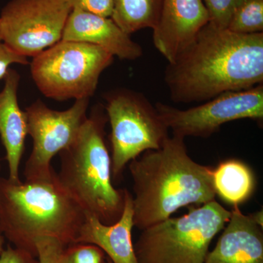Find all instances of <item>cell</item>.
<instances>
[{"label":"cell","instance_id":"1","mask_svg":"<svg viewBox=\"0 0 263 263\" xmlns=\"http://www.w3.org/2000/svg\"><path fill=\"white\" fill-rule=\"evenodd\" d=\"M175 103H204L263 84V32L239 34L208 24L164 71Z\"/></svg>","mask_w":263,"mask_h":263},{"label":"cell","instance_id":"2","mask_svg":"<svg viewBox=\"0 0 263 263\" xmlns=\"http://www.w3.org/2000/svg\"><path fill=\"white\" fill-rule=\"evenodd\" d=\"M182 137L169 136L129 165L133 183V224L143 230L165 220L181 208L215 200L212 167L189 155Z\"/></svg>","mask_w":263,"mask_h":263},{"label":"cell","instance_id":"3","mask_svg":"<svg viewBox=\"0 0 263 263\" xmlns=\"http://www.w3.org/2000/svg\"><path fill=\"white\" fill-rule=\"evenodd\" d=\"M86 213L64 190L55 171L44 179L13 182L0 178V233L37 257L35 242L50 237L76 243Z\"/></svg>","mask_w":263,"mask_h":263},{"label":"cell","instance_id":"4","mask_svg":"<svg viewBox=\"0 0 263 263\" xmlns=\"http://www.w3.org/2000/svg\"><path fill=\"white\" fill-rule=\"evenodd\" d=\"M108 122L104 106H95L75 141L59 154L57 177L86 214L112 224L122 216L125 190H118L112 183L111 157L105 141Z\"/></svg>","mask_w":263,"mask_h":263},{"label":"cell","instance_id":"5","mask_svg":"<svg viewBox=\"0 0 263 263\" xmlns=\"http://www.w3.org/2000/svg\"><path fill=\"white\" fill-rule=\"evenodd\" d=\"M231 212L216 200L141 230L134 245L138 263H204L213 239Z\"/></svg>","mask_w":263,"mask_h":263},{"label":"cell","instance_id":"6","mask_svg":"<svg viewBox=\"0 0 263 263\" xmlns=\"http://www.w3.org/2000/svg\"><path fill=\"white\" fill-rule=\"evenodd\" d=\"M114 60L113 55L98 46L61 40L33 57L31 75L46 98L57 101L90 100L101 74Z\"/></svg>","mask_w":263,"mask_h":263},{"label":"cell","instance_id":"7","mask_svg":"<svg viewBox=\"0 0 263 263\" xmlns=\"http://www.w3.org/2000/svg\"><path fill=\"white\" fill-rule=\"evenodd\" d=\"M104 100L110 125L112 176L118 179L132 160L146 151L160 148L170 129L142 93L119 88L105 93Z\"/></svg>","mask_w":263,"mask_h":263},{"label":"cell","instance_id":"8","mask_svg":"<svg viewBox=\"0 0 263 263\" xmlns=\"http://www.w3.org/2000/svg\"><path fill=\"white\" fill-rule=\"evenodd\" d=\"M70 0H10L0 14V37L12 51L34 57L61 41Z\"/></svg>","mask_w":263,"mask_h":263},{"label":"cell","instance_id":"9","mask_svg":"<svg viewBox=\"0 0 263 263\" xmlns=\"http://www.w3.org/2000/svg\"><path fill=\"white\" fill-rule=\"evenodd\" d=\"M155 107L174 136L207 138L219 131L223 124L233 121L247 119L262 124L263 84L222 93L185 110L162 103H157Z\"/></svg>","mask_w":263,"mask_h":263},{"label":"cell","instance_id":"10","mask_svg":"<svg viewBox=\"0 0 263 263\" xmlns=\"http://www.w3.org/2000/svg\"><path fill=\"white\" fill-rule=\"evenodd\" d=\"M89 101L77 100L67 110H56L37 100L26 108L33 148L24 167L25 180L48 179L53 174L52 159L75 141L87 117Z\"/></svg>","mask_w":263,"mask_h":263},{"label":"cell","instance_id":"11","mask_svg":"<svg viewBox=\"0 0 263 263\" xmlns=\"http://www.w3.org/2000/svg\"><path fill=\"white\" fill-rule=\"evenodd\" d=\"M209 23L202 0H162L160 18L152 29L155 47L171 63Z\"/></svg>","mask_w":263,"mask_h":263},{"label":"cell","instance_id":"12","mask_svg":"<svg viewBox=\"0 0 263 263\" xmlns=\"http://www.w3.org/2000/svg\"><path fill=\"white\" fill-rule=\"evenodd\" d=\"M62 41L94 45L123 60H136L143 49L111 18L72 9L66 22Z\"/></svg>","mask_w":263,"mask_h":263},{"label":"cell","instance_id":"13","mask_svg":"<svg viewBox=\"0 0 263 263\" xmlns=\"http://www.w3.org/2000/svg\"><path fill=\"white\" fill-rule=\"evenodd\" d=\"M133 227V195L125 190L120 219L114 224H106L95 216L86 214L76 243L97 246L113 263H138L132 238Z\"/></svg>","mask_w":263,"mask_h":263},{"label":"cell","instance_id":"14","mask_svg":"<svg viewBox=\"0 0 263 263\" xmlns=\"http://www.w3.org/2000/svg\"><path fill=\"white\" fill-rule=\"evenodd\" d=\"M204 263H263L262 228L234 205L227 226Z\"/></svg>","mask_w":263,"mask_h":263},{"label":"cell","instance_id":"15","mask_svg":"<svg viewBox=\"0 0 263 263\" xmlns=\"http://www.w3.org/2000/svg\"><path fill=\"white\" fill-rule=\"evenodd\" d=\"M4 81L0 91V138L6 154L8 179L19 182V170L28 135L27 114L20 108L17 96L20 75L10 68Z\"/></svg>","mask_w":263,"mask_h":263},{"label":"cell","instance_id":"16","mask_svg":"<svg viewBox=\"0 0 263 263\" xmlns=\"http://www.w3.org/2000/svg\"><path fill=\"white\" fill-rule=\"evenodd\" d=\"M216 195L233 206L247 201L255 189V176L245 162L235 159L224 160L212 170Z\"/></svg>","mask_w":263,"mask_h":263},{"label":"cell","instance_id":"17","mask_svg":"<svg viewBox=\"0 0 263 263\" xmlns=\"http://www.w3.org/2000/svg\"><path fill=\"white\" fill-rule=\"evenodd\" d=\"M162 0H114L110 18L129 35L141 29H153L160 18Z\"/></svg>","mask_w":263,"mask_h":263},{"label":"cell","instance_id":"18","mask_svg":"<svg viewBox=\"0 0 263 263\" xmlns=\"http://www.w3.org/2000/svg\"><path fill=\"white\" fill-rule=\"evenodd\" d=\"M227 29L239 34L263 32V0H243L235 10Z\"/></svg>","mask_w":263,"mask_h":263},{"label":"cell","instance_id":"19","mask_svg":"<svg viewBox=\"0 0 263 263\" xmlns=\"http://www.w3.org/2000/svg\"><path fill=\"white\" fill-rule=\"evenodd\" d=\"M209 12V24L227 29L232 15L243 0H202Z\"/></svg>","mask_w":263,"mask_h":263},{"label":"cell","instance_id":"20","mask_svg":"<svg viewBox=\"0 0 263 263\" xmlns=\"http://www.w3.org/2000/svg\"><path fill=\"white\" fill-rule=\"evenodd\" d=\"M67 263H105V254L97 246L72 243L66 247Z\"/></svg>","mask_w":263,"mask_h":263},{"label":"cell","instance_id":"21","mask_svg":"<svg viewBox=\"0 0 263 263\" xmlns=\"http://www.w3.org/2000/svg\"><path fill=\"white\" fill-rule=\"evenodd\" d=\"M60 240L50 237L39 238L35 242L36 252L39 263H67L65 249Z\"/></svg>","mask_w":263,"mask_h":263},{"label":"cell","instance_id":"22","mask_svg":"<svg viewBox=\"0 0 263 263\" xmlns=\"http://www.w3.org/2000/svg\"><path fill=\"white\" fill-rule=\"evenodd\" d=\"M72 9L110 18L113 13L114 0H70Z\"/></svg>","mask_w":263,"mask_h":263},{"label":"cell","instance_id":"23","mask_svg":"<svg viewBox=\"0 0 263 263\" xmlns=\"http://www.w3.org/2000/svg\"><path fill=\"white\" fill-rule=\"evenodd\" d=\"M27 65L29 64L27 57L19 55L12 51L4 43L0 41V80L4 79L12 65Z\"/></svg>","mask_w":263,"mask_h":263},{"label":"cell","instance_id":"24","mask_svg":"<svg viewBox=\"0 0 263 263\" xmlns=\"http://www.w3.org/2000/svg\"><path fill=\"white\" fill-rule=\"evenodd\" d=\"M0 263H39L37 257L23 249L9 247L0 253Z\"/></svg>","mask_w":263,"mask_h":263},{"label":"cell","instance_id":"25","mask_svg":"<svg viewBox=\"0 0 263 263\" xmlns=\"http://www.w3.org/2000/svg\"><path fill=\"white\" fill-rule=\"evenodd\" d=\"M251 219H252L259 227L263 228V212L262 210L258 211L249 214Z\"/></svg>","mask_w":263,"mask_h":263},{"label":"cell","instance_id":"26","mask_svg":"<svg viewBox=\"0 0 263 263\" xmlns=\"http://www.w3.org/2000/svg\"><path fill=\"white\" fill-rule=\"evenodd\" d=\"M5 238L3 235L0 233V253L4 249Z\"/></svg>","mask_w":263,"mask_h":263},{"label":"cell","instance_id":"27","mask_svg":"<svg viewBox=\"0 0 263 263\" xmlns=\"http://www.w3.org/2000/svg\"><path fill=\"white\" fill-rule=\"evenodd\" d=\"M106 262L107 263H113L111 262V260H110V259L108 258V257L106 258Z\"/></svg>","mask_w":263,"mask_h":263},{"label":"cell","instance_id":"28","mask_svg":"<svg viewBox=\"0 0 263 263\" xmlns=\"http://www.w3.org/2000/svg\"><path fill=\"white\" fill-rule=\"evenodd\" d=\"M0 171H1V164H0Z\"/></svg>","mask_w":263,"mask_h":263},{"label":"cell","instance_id":"29","mask_svg":"<svg viewBox=\"0 0 263 263\" xmlns=\"http://www.w3.org/2000/svg\"><path fill=\"white\" fill-rule=\"evenodd\" d=\"M0 41H1V37H0Z\"/></svg>","mask_w":263,"mask_h":263}]
</instances>
